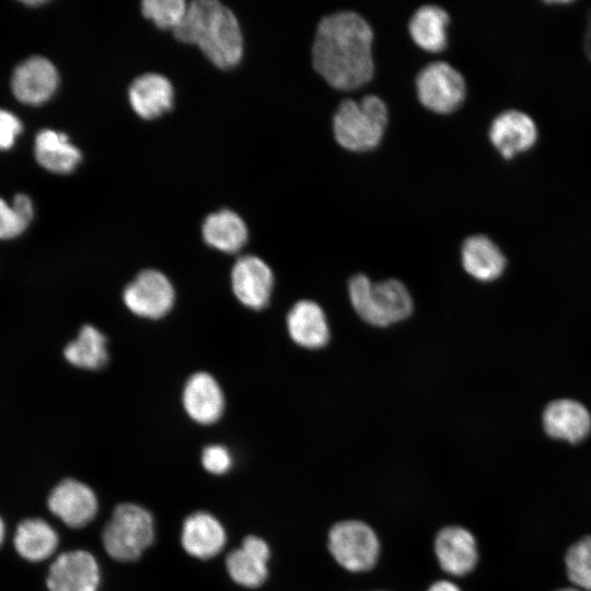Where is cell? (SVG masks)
I'll use <instances>...</instances> for the list:
<instances>
[{"instance_id":"obj_27","label":"cell","mask_w":591,"mask_h":591,"mask_svg":"<svg viewBox=\"0 0 591 591\" xmlns=\"http://www.w3.org/2000/svg\"><path fill=\"white\" fill-rule=\"evenodd\" d=\"M34 204L30 196L18 193L9 202L0 197V241L21 236L34 218Z\"/></svg>"},{"instance_id":"obj_28","label":"cell","mask_w":591,"mask_h":591,"mask_svg":"<svg viewBox=\"0 0 591 591\" xmlns=\"http://www.w3.org/2000/svg\"><path fill=\"white\" fill-rule=\"evenodd\" d=\"M565 564L569 580L579 589L591 591V536L570 546Z\"/></svg>"},{"instance_id":"obj_6","label":"cell","mask_w":591,"mask_h":591,"mask_svg":"<svg viewBox=\"0 0 591 591\" xmlns=\"http://www.w3.org/2000/svg\"><path fill=\"white\" fill-rule=\"evenodd\" d=\"M327 546L333 558L351 572L372 569L380 556V541L376 533L360 520L335 523L329 529Z\"/></svg>"},{"instance_id":"obj_26","label":"cell","mask_w":591,"mask_h":591,"mask_svg":"<svg viewBox=\"0 0 591 591\" xmlns=\"http://www.w3.org/2000/svg\"><path fill=\"white\" fill-rule=\"evenodd\" d=\"M106 337L93 325H83L76 339L63 349L65 359L73 367L95 370L108 360Z\"/></svg>"},{"instance_id":"obj_22","label":"cell","mask_w":591,"mask_h":591,"mask_svg":"<svg viewBox=\"0 0 591 591\" xmlns=\"http://www.w3.org/2000/svg\"><path fill=\"white\" fill-rule=\"evenodd\" d=\"M465 271L480 281L497 279L505 270L506 258L500 248L486 235L468 236L461 248Z\"/></svg>"},{"instance_id":"obj_25","label":"cell","mask_w":591,"mask_h":591,"mask_svg":"<svg viewBox=\"0 0 591 591\" xmlns=\"http://www.w3.org/2000/svg\"><path fill=\"white\" fill-rule=\"evenodd\" d=\"M449 22V15L442 8L428 4L416 10L409 21L408 30L413 40L421 49L438 53L448 44Z\"/></svg>"},{"instance_id":"obj_8","label":"cell","mask_w":591,"mask_h":591,"mask_svg":"<svg viewBox=\"0 0 591 591\" xmlns=\"http://www.w3.org/2000/svg\"><path fill=\"white\" fill-rule=\"evenodd\" d=\"M175 293L171 281L159 270L146 269L123 292L127 309L141 317L160 318L173 306Z\"/></svg>"},{"instance_id":"obj_7","label":"cell","mask_w":591,"mask_h":591,"mask_svg":"<svg viewBox=\"0 0 591 591\" xmlns=\"http://www.w3.org/2000/svg\"><path fill=\"white\" fill-rule=\"evenodd\" d=\"M416 89L420 103L439 114L459 108L466 95L464 78L444 61L427 65L417 76Z\"/></svg>"},{"instance_id":"obj_4","label":"cell","mask_w":591,"mask_h":591,"mask_svg":"<svg viewBox=\"0 0 591 591\" xmlns=\"http://www.w3.org/2000/svg\"><path fill=\"white\" fill-rule=\"evenodd\" d=\"M387 124V108L376 95H366L359 101H343L333 118L336 141L350 151L375 148Z\"/></svg>"},{"instance_id":"obj_33","label":"cell","mask_w":591,"mask_h":591,"mask_svg":"<svg viewBox=\"0 0 591 591\" xmlns=\"http://www.w3.org/2000/svg\"><path fill=\"white\" fill-rule=\"evenodd\" d=\"M4 537H5V524L2 518L0 517V546L2 545L4 541Z\"/></svg>"},{"instance_id":"obj_20","label":"cell","mask_w":591,"mask_h":591,"mask_svg":"<svg viewBox=\"0 0 591 591\" xmlns=\"http://www.w3.org/2000/svg\"><path fill=\"white\" fill-rule=\"evenodd\" d=\"M291 339L306 349H320L329 340V327L323 309L310 300L297 302L287 315Z\"/></svg>"},{"instance_id":"obj_34","label":"cell","mask_w":591,"mask_h":591,"mask_svg":"<svg viewBox=\"0 0 591 591\" xmlns=\"http://www.w3.org/2000/svg\"><path fill=\"white\" fill-rule=\"evenodd\" d=\"M557 591H581L580 589H576V588H565V589H559Z\"/></svg>"},{"instance_id":"obj_31","label":"cell","mask_w":591,"mask_h":591,"mask_svg":"<svg viewBox=\"0 0 591 591\" xmlns=\"http://www.w3.org/2000/svg\"><path fill=\"white\" fill-rule=\"evenodd\" d=\"M201 463L208 472L223 474L231 467L232 459L224 447L213 444L204 449Z\"/></svg>"},{"instance_id":"obj_29","label":"cell","mask_w":591,"mask_h":591,"mask_svg":"<svg viewBox=\"0 0 591 591\" xmlns=\"http://www.w3.org/2000/svg\"><path fill=\"white\" fill-rule=\"evenodd\" d=\"M187 7L184 0H144L141 2V12L159 28L174 31L182 22Z\"/></svg>"},{"instance_id":"obj_18","label":"cell","mask_w":591,"mask_h":591,"mask_svg":"<svg viewBox=\"0 0 591 591\" xmlns=\"http://www.w3.org/2000/svg\"><path fill=\"white\" fill-rule=\"evenodd\" d=\"M183 405L187 415L196 422L213 424L223 413V393L212 375L198 372L185 384Z\"/></svg>"},{"instance_id":"obj_2","label":"cell","mask_w":591,"mask_h":591,"mask_svg":"<svg viewBox=\"0 0 591 591\" xmlns=\"http://www.w3.org/2000/svg\"><path fill=\"white\" fill-rule=\"evenodd\" d=\"M182 43L198 46L207 59L220 69L237 66L243 56V35L235 14L217 0L188 3L179 25L173 31Z\"/></svg>"},{"instance_id":"obj_12","label":"cell","mask_w":591,"mask_h":591,"mask_svg":"<svg viewBox=\"0 0 591 591\" xmlns=\"http://www.w3.org/2000/svg\"><path fill=\"white\" fill-rule=\"evenodd\" d=\"M50 512L70 528H83L96 515L99 503L85 484L67 478L57 484L47 500Z\"/></svg>"},{"instance_id":"obj_32","label":"cell","mask_w":591,"mask_h":591,"mask_svg":"<svg viewBox=\"0 0 591 591\" xmlns=\"http://www.w3.org/2000/svg\"><path fill=\"white\" fill-rule=\"evenodd\" d=\"M427 591H461L460 588L449 581V580H439L433 582Z\"/></svg>"},{"instance_id":"obj_30","label":"cell","mask_w":591,"mask_h":591,"mask_svg":"<svg viewBox=\"0 0 591 591\" xmlns=\"http://www.w3.org/2000/svg\"><path fill=\"white\" fill-rule=\"evenodd\" d=\"M22 131L21 119L13 112L0 107V151L10 150Z\"/></svg>"},{"instance_id":"obj_9","label":"cell","mask_w":591,"mask_h":591,"mask_svg":"<svg viewBox=\"0 0 591 591\" xmlns=\"http://www.w3.org/2000/svg\"><path fill=\"white\" fill-rule=\"evenodd\" d=\"M59 81L56 66L48 58L35 55L22 60L13 69L10 88L19 102L38 106L55 95Z\"/></svg>"},{"instance_id":"obj_13","label":"cell","mask_w":591,"mask_h":591,"mask_svg":"<svg viewBox=\"0 0 591 591\" xmlns=\"http://www.w3.org/2000/svg\"><path fill=\"white\" fill-rule=\"evenodd\" d=\"M232 289L237 300L247 308L260 310L270 299L274 275L269 266L259 257H240L231 273Z\"/></svg>"},{"instance_id":"obj_15","label":"cell","mask_w":591,"mask_h":591,"mask_svg":"<svg viewBox=\"0 0 591 591\" xmlns=\"http://www.w3.org/2000/svg\"><path fill=\"white\" fill-rule=\"evenodd\" d=\"M128 101L139 117L155 119L172 108L174 89L166 77L155 72L143 73L129 85Z\"/></svg>"},{"instance_id":"obj_11","label":"cell","mask_w":591,"mask_h":591,"mask_svg":"<svg viewBox=\"0 0 591 591\" xmlns=\"http://www.w3.org/2000/svg\"><path fill=\"white\" fill-rule=\"evenodd\" d=\"M46 583L49 591H96L99 564L86 551L62 553L50 565Z\"/></svg>"},{"instance_id":"obj_5","label":"cell","mask_w":591,"mask_h":591,"mask_svg":"<svg viewBox=\"0 0 591 591\" xmlns=\"http://www.w3.org/2000/svg\"><path fill=\"white\" fill-rule=\"evenodd\" d=\"M154 536L152 515L135 503H120L106 523L102 541L106 553L120 561L135 560L151 545Z\"/></svg>"},{"instance_id":"obj_3","label":"cell","mask_w":591,"mask_h":591,"mask_svg":"<svg viewBox=\"0 0 591 591\" xmlns=\"http://www.w3.org/2000/svg\"><path fill=\"white\" fill-rule=\"evenodd\" d=\"M348 294L356 313L379 327L407 318L414 306L407 288L396 279L373 282L359 274L349 280Z\"/></svg>"},{"instance_id":"obj_14","label":"cell","mask_w":591,"mask_h":591,"mask_svg":"<svg viewBox=\"0 0 591 591\" xmlns=\"http://www.w3.org/2000/svg\"><path fill=\"white\" fill-rule=\"evenodd\" d=\"M433 548L441 569L452 576L467 575L478 560L474 535L460 525L441 529L434 537Z\"/></svg>"},{"instance_id":"obj_17","label":"cell","mask_w":591,"mask_h":591,"mask_svg":"<svg viewBox=\"0 0 591 591\" xmlns=\"http://www.w3.org/2000/svg\"><path fill=\"white\" fill-rule=\"evenodd\" d=\"M543 427L554 439L579 443L591 431V416L587 408L576 401L557 399L546 406Z\"/></svg>"},{"instance_id":"obj_21","label":"cell","mask_w":591,"mask_h":591,"mask_svg":"<svg viewBox=\"0 0 591 591\" xmlns=\"http://www.w3.org/2000/svg\"><path fill=\"white\" fill-rule=\"evenodd\" d=\"M181 540L186 553L200 559H208L223 548L225 532L213 515L196 512L186 518Z\"/></svg>"},{"instance_id":"obj_10","label":"cell","mask_w":591,"mask_h":591,"mask_svg":"<svg viewBox=\"0 0 591 591\" xmlns=\"http://www.w3.org/2000/svg\"><path fill=\"white\" fill-rule=\"evenodd\" d=\"M488 137L503 159L512 160L536 144L538 128L529 114L519 109H507L493 119Z\"/></svg>"},{"instance_id":"obj_1","label":"cell","mask_w":591,"mask_h":591,"mask_svg":"<svg viewBox=\"0 0 591 591\" xmlns=\"http://www.w3.org/2000/svg\"><path fill=\"white\" fill-rule=\"evenodd\" d=\"M373 33L359 14L343 11L318 24L312 47L313 66L338 90L357 89L373 76Z\"/></svg>"},{"instance_id":"obj_24","label":"cell","mask_w":591,"mask_h":591,"mask_svg":"<svg viewBox=\"0 0 591 591\" xmlns=\"http://www.w3.org/2000/svg\"><path fill=\"white\" fill-rule=\"evenodd\" d=\"M201 232L209 246L224 253L240 251L248 237L244 220L230 209L210 213L202 223Z\"/></svg>"},{"instance_id":"obj_16","label":"cell","mask_w":591,"mask_h":591,"mask_svg":"<svg viewBox=\"0 0 591 591\" xmlns=\"http://www.w3.org/2000/svg\"><path fill=\"white\" fill-rule=\"evenodd\" d=\"M269 556L268 544L258 536L248 535L243 540L240 548L228 555L227 570L236 583L246 588H256L267 579Z\"/></svg>"},{"instance_id":"obj_23","label":"cell","mask_w":591,"mask_h":591,"mask_svg":"<svg viewBox=\"0 0 591 591\" xmlns=\"http://www.w3.org/2000/svg\"><path fill=\"white\" fill-rule=\"evenodd\" d=\"M59 538L55 529L45 520L30 518L16 526L13 545L16 553L32 563L49 558L58 547Z\"/></svg>"},{"instance_id":"obj_19","label":"cell","mask_w":591,"mask_h":591,"mask_svg":"<svg viewBox=\"0 0 591 591\" xmlns=\"http://www.w3.org/2000/svg\"><path fill=\"white\" fill-rule=\"evenodd\" d=\"M33 152L39 166L54 174L72 173L82 161L80 149L68 135L50 128L36 134Z\"/></svg>"}]
</instances>
